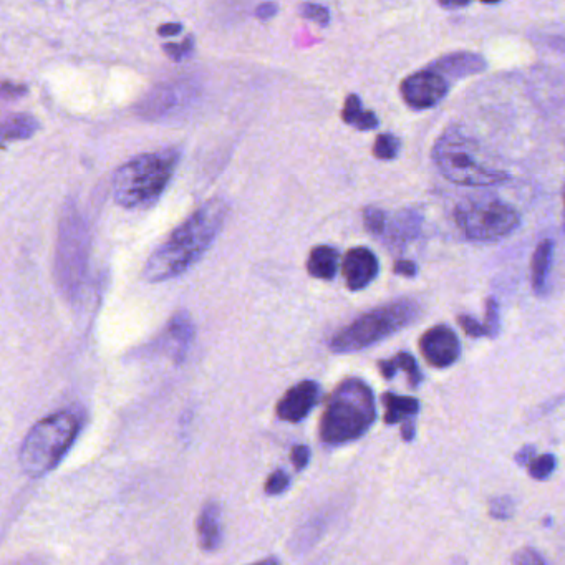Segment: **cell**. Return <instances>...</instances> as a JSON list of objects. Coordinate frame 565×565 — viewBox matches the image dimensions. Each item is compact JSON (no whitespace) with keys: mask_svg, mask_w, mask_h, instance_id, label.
Instances as JSON below:
<instances>
[{"mask_svg":"<svg viewBox=\"0 0 565 565\" xmlns=\"http://www.w3.org/2000/svg\"><path fill=\"white\" fill-rule=\"evenodd\" d=\"M380 264L368 247H353L343 259V277L350 290H362L377 279Z\"/></svg>","mask_w":565,"mask_h":565,"instance_id":"cell-13","label":"cell"},{"mask_svg":"<svg viewBox=\"0 0 565 565\" xmlns=\"http://www.w3.org/2000/svg\"><path fill=\"white\" fill-rule=\"evenodd\" d=\"M277 12H279L277 4L266 2V4L257 5L256 17L259 20H271L272 17H276Z\"/></svg>","mask_w":565,"mask_h":565,"instance_id":"cell-36","label":"cell"},{"mask_svg":"<svg viewBox=\"0 0 565 565\" xmlns=\"http://www.w3.org/2000/svg\"><path fill=\"white\" fill-rule=\"evenodd\" d=\"M421 355L436 368L451 367L461 355L459 339L448 325H436L426 330L420 339Z\"/></svg>","mask_w":565,"mask_h":565,"instance_id":"cell-11","label":"cell"},{"mask_svg":"<svg viewBox=\"0 0 565 565\" xmlns=\"http://www.w3.org/2000/svg\"><path fill=\"white\" fill-rule=\"evenodd\" d=\"M339 251L330 246H317L310 252L307 271L320 281H332L339 269Z\"/></svg>","mask_w":565,"mask_h":565,"instance_id":"cell-17","label":"cell"},{"mask_svg":"<svg viewBox=\"0 0 565 565\" xmlns=\"http://www.w3.org/2000/svg\"><path fill=\"white\" fill-rule=\"evenodd\" d=\"M454 221L471 241H499L516 231L521 216L496 198H469L454 209Z\"/></svg>","mask_w":565,"mask_h":565,"instance_id":"cell-7","label":"cell"},{"mask_svg":"<svg viewBox=\"0 0 565 565\" xmlns=\"http://www.w3.org/2000/svg\"><path fill=\"white\" fill-rule=\"evenodd\" d=\"M363 223L373 236H382L387 231V214L382 209L367 208L363 211Z\"/></svg>","mask_w":565,"mask_h":565,"instance_id":"cell-25","label":"cell"},{"mask_svg":"<svg viewBox=\"0 0 565 565\" xmlns=\"http://www.w3.org/2000/svg\"><path fill=\"white\" fill-rule=\"evenodd\" d=\"M14 565H40V564L39 562L24 561V562H17V564Z\"/></svg>","mask_w":565,"mask_h":565,"instance_id":"cell-43","label":"cell"},{"mask_svg":"<svg viewBox=\"0 0 565 565\" xmlns=\"http://www.w3.org/2000/svg\"><path fill=\"white\" fill-rule=\"evenodd\" d=\"M387 231L388 237H390V241H392L393 244H403V242L415 236L416 231H418V218H416L415 214L406 211V213L400 214V216L390 224V227H387Z\"/></svg>","mask_w":565,"mask_h":565,"instance_id":"cell-23","label":"cell"},{"mask_svg":"<svg viewBox=\"0 0 565 565\" xmlns=\"http://www.w3.org/2000/svg\"><path fill=\"white\" fill-rule=\"evenodd\" d=\"M564 218H565V188H564Z\"/></svg>","mask_w":565,"mask_h":565,"instance_id":"cell-44","label":"cell"},{"mask_svg":"<svg viewBox=\"0 0 565 565\" xmlns=\"http://www.w3.org/2000/svg\"><path fill=\"white\" fill-rule=\"evenodd\" d=\"M290 486V476L285 473L284 469H277L274 473L267 478L266 486H264V491L269 496H279V494H284Z\"/></svg>","mask_w":565,"mask_h":565,"instance_id":"cell-28","label":"cell"},{"mask_svg":"<svg viewBox=\"0 0 565 565\" xmlns=\"http://www.w3.org/2000/svg\"><path fill=\"white\" fill-rule=\"evenodd\" d=\"M418 315L420 307L413 300H398L382 305L343 327L330 340V350L335 353L360 352L413 324Z\"/></svg>","mask_w":565,"mask_h":565,"instance_id":"cell-5","label":"cell"},{"mask_svg":"<svg viewBox=\"0 0 565 565\" xmlns=\"http://www.w3.org/2000/svg\"><path fill=\"white\" fill-rule=\"evenodd\" d=\"M179 158L178 148H166L136 156L120 166L113 178L116 204L125 209H140L158 201L173 178Z\"/></svg>","mask_w":565,"mask_h":565,"instance_id":"cell-3","label":"cell"},{"mask_svg":"<svg viewBox=\"0 0 565 565\" xmlns=\"http://www.w3.org/2000/svg\"><path fill=\"white\" fill-rule=\"evenodd\" d=\"M431 70L453 78L469 77L486 70V60L473 52H456L440 57L430 65Z\"/></svg>","mask_w":565,"mask_h":565,"instance_id":"cell-15","label":"cell"},{"mask_svg":"<svg viewBox=\"0 0 565 565\" xmlns=\"http://www.w3.org/2000/svg\"><path fill=\"white\" fill-rule=\"evenodd\" d=\"M2 93L5 98H19L24 97L27 93V87H17V85H10L9 82L2 83Z\"/></svg>","mask_w":565,"mask_h":565,"instance_id":"cell-38","label":"cell"},{"mask_svg":"<svg viewBox=\"0 0 565 565\" xmlns=\"http://www.w3.org/2000/svg\"><path fill=\"white\" fill-rule=\"evenodd\" d=\"M416 435V421L415 418H408V420L403 421V426H401V438L405 441H413Z\"/></svg>","mask_w":565,"mask_h":565,"instance_id":"cell-39","label":"cell"},{"mask_svg":"<svg viewBox=\"0 0 565 565\" xmlns=\"http://www.w3.org/2000/svg\"><path fill=\"white\" fill-rule=\"evenodd\" d=\"M458 324L473 339H479V337H484V335L488 337L486 327L483 324H479L478 320L473 319L471 315H459Z\"/></svg>","mask_w":565,"mask_h":565,"instance_id":"cell-31","label":"cell"},{"mask_svg":"<svg viewBox=\"0 0 565 565\" xmlns=\"http://www.w3.org/2000/svg\"><path fill=\"white\" fill-rule=\"evenodd\" d=\"M194 339V324L188 312L173 315L166 327V345L176 362H183Z\"/></svg>","mask_w":565,"mask_h":565,"instance_id":"cell-16","label":"cell"},{"mask_svg":"<svg viewBox=\"0 0 565 565\" xmlns=\"http://www.w3.org/2000/svg\"><path fill=\"white\" fill-rule=\"evenodd\" d=\"M393 271L396 276L415 277L418 266L413 261H396Z\"/></svg>","mask_w":565,"mask_h":565,"instance_id":"cell-35","label":"cell"},{"mask_svg":"<svg viewBox=\"0 0 565 565\" xmlns=\"http://www.w3.org/2000/svg\"><path fill=\"white\" fill-rule=\"evenodd\" d=\"M251 565H281V562H279V559H277V557H266V559L254 562V564Z\"/></svg>","mask_w":565,"mask_h":565,"instance_id":"cell-42","label":"cell"},{"mask_svg":"<svg viewBox=\"0 0 565 565\" xmlns=\"http://www.w3.org/2000/svg\"><path fill=\"white\" fill-rule=\"evenodd\" d=\"M290 456H292V463H294L295 469L302 471V469L309 466L310 448L305 445L294 446L292 451H290Z\"/></svg>","mask_w":565,"mask_h":565,"instance_id":"cell-33","label":"cell"},{"mask_svg":"<svg viewBox=\"0 0 565 565\" xmlns=\"http://www.w3.org/2000/svg\"><path fill=\"white\" fill-rule=\"evenodd\" d=\"M489 511H491V516L496 517V519H509L512 516V511H514V503H512L511 498L494 499Z\"/></svg>","mask_w":565,"mask_h":565,"instance_id":"cell-32","label":"cell"},{"mask_svg":"<svg viewBox=\"0 0 565 565\" xmlns=\"http://www.w3.org/2000/svg\"><path fill=\"white\" fill-rule=\"evenodd\" d=\"M194 95H196V90L189 83H163L150 92V95L138 105V112L150 120L176 115L179 110H183L191 103Z\"/></svg>","mask_w":565,"mask_h":565,"instance_id":"cell-10","label":"cell"},{"mask_svg":"<svg viewBox=\"0 0 565 565\" xmlns=\"http://www.w3.org/2000/svg\"><path fill=\"white\" fill-rule=\"evenodd\" d=\"M227 216V203L211 199L194 211L176 231L151 254L146 262V281L165 282L179 277L191 269L213 246L214 239L223 229Z\"/></svg>","mask_w":565,"mask_h":565,"instance_id":"cell-1","label":"cell"},{"mask_svg":"<svg viewBox=\"0 0 565 565\" xmlns=\"http://www.w3.org/2000/svg\"><path fill=\"white\" fill-rule=\"evenodd\" d=\"M163 50L165 54L173 60V62H183L184 58H188L189 55L193 54L194 50V40L193 37H188L184 39L181 44H170L163 45Z\"/></svg>","mask_w":565,"mask_h":565,"instance_id":"cell-29","label":"cell"},{"mask_svg":"<svg viewBox=\"0 0 565 565\" xmlns=\"http://www.w3.org/2000/svg\"><path fill=\"white\" fill-rule=\"evenodd\" d=\"M400 140L392 133H383L378 135L373 146V155L377 156L378 160L392 161L395 160L398 153H400Z\"/></svg>","mask_w":565,"mask_h":565,"instance_id":"cell-24","label":"cell"},{"mask_svg":"<svg viewBox=\"0 0 565 565\" xmlns=\"http://www.w3.org/2000/svg\"><path fill=\"white\" fill-rule=\"evenodd\" d=\"M342 120L347 125L353 126L360 131L375 130L378 126L377 115L373 112H368L362 107V100L358 95H348L345 100V107H343Z\"/></svg>","mask_w":565,"mask_h":565,"instance_id":"cell-21","label":"cell"},{"mask_svg":"<svg viewBox=\"0 0 565 565\" xmlns=\"http://www.w3.org/2000/svg\"><path fill=\"white\" fill-rule=\"evenodd\" d=\"M443 9H463V7H468V2H440Z\"/></svg>","mask_w":565,"mask_h":565,"instance_id":"cell-41","label":"cell"},{"mask_svg":"<svg viewBox=\"0 0 565 565\" xmlns=\"http://www.w3.org/2000/svg\"><path fill=\"white\" fill-rule=\"evenodd\" d=\"M378 368H380L383 378H387V380H392L398 370L405 372L411 388L418 387L423 380L420 367H418L415 357L410 353L400 352L390 360H382V362H378Z\"/></svg>","mask_w":565,"mask_h":565,"instance_id":"cell-18","label":"cell"},{"mask_svg":"<svg viewBox=\"0 0 565 565\" xmlns=\"http://www.w3.org/2000/svg\"><path fill=\"white\" fill-rule=\"evenodd\" d=\"M39 128V121L35 116L29 113H15V115L7 116V120L4 121L2 138H4V143L27 140L30 136H34Z\"/></svg>","mask_w":565,"mask_h":565,"instance_id":"cell-22","label":"cell"},{"mask_svg":"<svg viewBox=\"0 0 565 565\" xmlns=\"http://www.w3.org/2000/svg\"><path fill=\"white\" fill-rule=\"evenodd\" d=\"M88 232L82 216L68 209L58 231L55 276L65 294H77L87 271Z\"/></svg>","mask_w":565,"mask_h":565,"instance_id":"cell-8","label":"cell"},{"mask_svg":"<svg viewBox=\"0 0 565 565\" xmlns=\"http://www.w3.org/2000/svg\"><path fill=\"white\" fill-rule=\"evenodd\" d=\"M488 330V337H496L499 334V307L496 300L486 299V324Z\"/></svg>","mask_w":565,"mask_h":565,"instance_id":"cell-30","label":"cell"},{"mask_svg":"<svg viewBox=\"0 0 565 565\" xmlns=\"http://www.w3.org/2000/svg\"><path fill=\"white\" fill-rule=\"evenodd\" d=\"M556 468V458L552 454H542L529 464V473L537 481H546Z\"/></svg>","mask_w":565,"mask_h":565,"instance_id":"cell-26","label":"cell"},{"mask_svg":"<svg viewBox=\"0 0 565 565\" xmlns=\"http://www.w3.org/2000/svg\"><path fill=\"white\" fill-rule=\"evenodd\" d=\"M377 418L372 388L360 378H347L335 388L320 420L325 445H345L362 438Z\"/></svg>","mask_w":565,"mask_h":565,"instance_id":"cell-2","label":"cell"},{"mask_svg":"<svg viewBox=\"0 0 565 565\" xmlns=\"http://www.w3.org/2000/svg\"><path fill=\"white\" fill-rule=\"evenodd\" d=\"M514 565H546L542 557L532 549H522L514 556Z\"/></svg>","mask_w":565,"mask_h":565,"instance_id":"cell-34","label":"cell"},{"mask_svg":"<svg viewBox=\"0 0 565 565\" xmlns=\"http://www.w3.org/2000/svg\"><path fill=\"white\" fill-rule=\"evenodd\" d=\"M299 12L304 19L312 20L320 27H327L330 24V10L325 5L307 2V4L300 5Z\"/></svg>","mask_w":565,"mask_h":565,"instance_id":"cell-27","label":"cell"},{"mask_svg":"<svg viewBox=\"0 0 565 565\" xmlns=\"http://www.w3.org/2000/svg\"><path fill=\"white\" fill-rule=\"evenodd\" d=\"M552 251H554L552 241H542L537 246L534 256H532V289L536 294H544V290H546L547 276H549V269H551Z\"/></svg>","mask_w":565,"mask_h":565,"instance_id":"cell-20","label":"cell"},{"mask_svg":"<svg viewBox=\"0 0 565 565\" xmlns=\"http://www.w3.org/2000/svg\"><path fill=\"white\" fill-rule=\"evenodd\" d=\"M536 459V448L534 446H524L519 453L516 454L517 464H531Z\"/></svg>","mask_w":565,"mask_h":565,"instance_id":"cell-37","label":"cell"},{"mask_svg":"<svg viewBox=\"0 0 565 565\" xmlns=\"http://www.w3.org/2000/svg\"><path fill=\"white\" fill-rule=\"evenodd\" d=\"M400 88L403 100L415 110L436 107L448 93L445 77L431 68L406 77Z\"/></svg>","mask_w":565,"mask_h":565,"instance_id":"cell-9","label":"cell"},{"mask_svg":"<svg viewBox=\"0 0 565 565\" xmlns=\"http://www.w3.org/2000/svg\"><path fill=\"white\" fill-rule=\"evenodd\" d=\"M476 143L461 131L448 130L433 146V161L448 181L461 186H493L508 181L506 171L491 170L481 165L476 156Z\"/></svg>","mask_w":565,"mask_h":565,"instance_id":"cell-6","label":"cell"},{"mask_svg":"<svg viewBox=\"0 0 565 565\" xmlns=\"http://www.w3.org/2000/svg\"><path fill=\"white\" fill-rule=\"evenodd\" d=\"M199 546L206 552L218 551L223 544V517L216 501L204 504L198 517Z\"/></svg>","mask_w":565,"mask_h":565,"instance_id":"cell-14","label":"cell"},{"mask_svg":"<svg viewBox=\"0 0 565 565\" xmlns=\"http://www.w3.org/2000/svg\"><path fill=\"white\" fill-rule=\"evenodd\" d=\"M383 405H385V423L387 425H396L400 421L408 420L420 411V401L411 396H400L395 393H385L382 396Z\"/></svg>","mask_w":565,"mask_h":565,"instance_id":"cell-19","label":"cell"},{"mask_svg":"<svg viewBox=\"0 0 565 565\" xmlns=\"http://www.w3.org/2000/svg\"><path fill=\"white\" fill-rule=\"evenodd\" d=\"M80 418L72 411H57L37 425L25 436L20 446V468L30 478H42L57 468L65 458L80 433Z\"/></svg>","mask_w":565,"mask_h":565,"instance_id":"cell-4","label":"cell"},{"mask_svg":"<svg viewBox=\"0 0 565 565\" xmlns=\"http://www.w3.org/2000/svg\"><path fill=\"white\" fill-rule=\"evenodd\" d=\"M181 30H183V25L181 24H165L158 29V35L166 39V37H174V35L181 34Z\"/></svg>","mask_w":565,"mask_h":565,"instance_id":"cell-40","label":"cell"},{"mask_svg":"<svg viewBox=\"0 0 565 565\" xmlns=\"http://www.w3.org/2000/svg\"><path fill=\"white\" fill-rule=\"evenodd\" d=\"M320 396L319 383L304 380L289 388L277 403V416L287 423H300L314 410Z\"/></svg>","mask_w":565,"mask_h":565,"instance_id":"cell-12","label":"cell"}]
</instances>
